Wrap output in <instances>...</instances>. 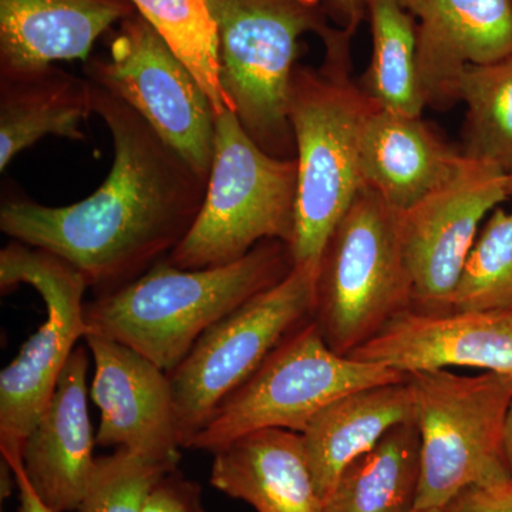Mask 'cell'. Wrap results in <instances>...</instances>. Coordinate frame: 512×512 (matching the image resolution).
Wrapping results in <instances>:
<instances>
[{
	"mask_svg": "<svg viewBox=\"0 0 512 512\" xmlns=\"http://www.w3.org/2000/svg\"><path fill=\"white\" fill-rule=\"evenodd\" d=\"M416 20L417 66L427 104L451 103L458 74L512 55V0H400Z\"/></svg>",
	"mask_w": 512,
	"mask_h": 512,
	"instance_id": "2e32d148",
	"label": "cell"
},
{
	"mask_svg": "<svg viewBox=\"0 0 512 512\" xmlns=\"http://www.w3.org/2000/svg\"><path fill=\"white\" fill-rule=\"evenodd\" d=\"M420 484L416 421L390 430L340 476L325 512H413Z\"/></svg>",
	"mask_w": 512,
	"mask_h": 512,
	"instance_id": "7402d4cb",
	"label": "cell"
},
{
	"mask_svg": "<svg viewBox=\"0 0 512 512\" xmlns=\"http://www.w3.org/2000/svg\"><path fill=\"white\" fill-rule=\"evenodd\" d=\"M84 74L143 117L208 181L217 114L197 77L140 13L119 23L107 56L90 57Z\"/></svg>",
	"mask_w": 512,
	"mask_h": 512,
	"instance_id": "8fae6325",
	"label": "cell"
},
{
	"mask_svg": "<svg viewBox=\"0 0 512 512\" xmlns=\"http://www.w3.org/2000/svg\"><path fill=\"white\" fill-rule=\"evenodd\" d=\"M512 311V211L497 207L466 259L448 312Z\"/></svg>",
	"mask_w": 512,
	"mask_h": 512,
	"instance_id": "484cf974",
	"label": "cell"
},
{
	"mask_svg": "<svg viewBox=\"0 0 512 512\" xmlns=\"http://www.w3.org/2000/svg\"><path fill=\"white\" fill-rule=\"evenodd\" d=\"M510 195L512 197V173L510 174Z\"/></svg>",
	"mask_w": 512,
	"mask_h": 512,
	"instance_id": "836d02e7",
	"label": "cell"
},
{
	"mask_svg": "<svg viewBox=\"0 0 512 512\" xmlns=\"http://www.w3.org/2000/svg\"><path fill=\"white\" fill-rule=\"evenodd\" d=\"M510 195V174L466 157L453 180L399 212L400 241L412 281L413 309L447 313L481 225Z\"/></svg>",
	"mask_w": 512,
	"mask_h": 512,
	"instance_id": "7c38bea8",
	"label": "cell"
},
{
	"mask_svg": "<svg viewBox=\"0 0 512 512\" xmlns=\"http://www.w3.org/2000/svg\"><path fill=\"white\" fill-rule=\"evenodd\" d=\"M178 468L117 448L96 458L92 480L77 512H141L158 481Z\"/></svg>",
	"mask_w": 512,
	"mask_h": 512,
	"instance_id": "4316f807",
	"label": "cell"
},
{
	"mask_svg": "<svg viewBox=\"0 0 512 512\" xmlns=\"http://www.w3.org/2000/svg\"><path fill=\"white\" fill-rule=\"evenodd\" d=\"M453 101L467 104L464 156L490 161L512 173V55L471 64L458 74Z\"/></svg>",
	"mask_w": 512,
	"mask_h": 512,
	"instance_id": "cb8c5ba5",
	"label": "cell"
},
{
	"mask_svg": "<svg viewBox=\"0 0 512 512\" xmlns=\"http://www.w3.org/2000/svg\"><path fill=\"white\" fill-rule=\"evenodd\" d=\"M454 512H512V480L474 485L451 503Z\"/></svg>",
	"mask_w": 512,
	"mask_h": 512,
	"instance_id": "f1b7e54d",
	"label": "cell"
},
{
	"mask_svg": "<svg viewBox=\"0 0 512 512\" xmlns=\"http://www.w3.org/2000/svg\"><path fill=\"white\" fill-rule=\"evenodd\" d=\"M348 356L379 363L404 376L473 367L512 377V311L409 309Z\"/></svg>",
	"mask_w": 512,
	"mask_h": 512,
	"instance_id": "5bb4252c",
	"label": "cell"
},
{
	"mask_svg": "<svg viewBox=\"0 0 512 512\" xmlns=\"http://www.w3.org/2000/svg\"><path fill=\"white\" fill-rule=\"evenodd\" d=\"M288 244L266 239L232 264L180 269L164 261L84 306L87 335L136 350L173 372L211 326L292 271Z\"/></svg>",
	"mask_w": 512,
	"mask_h": 512,
	"instance_id": "7a4b0ae2",
	"label": "cell"
},
{
	"mask_svg": "<svg viewBox=\"0 0 512 512\" xmlns=\"http://www.w3.org/2000/svg\"><path fill=\"white\" fill-rule=\"evenodd\" d=\"M9 464L15 476V483L19 490V512H52L37 497L33 488L30 487L28 478L23 473L22 456L3 460Z\"/></svg>",
	"mask_w": 512,
	"mask_h": 512,
	"instance_id": "f546056e",
	"label": "cell"
},
{
	"mask_svg": "<svg viewBox=\"0 0 512 512\" xmlns=\"http://www.w3.org/2000/svg\"><path fill=\"white\" fill-rule=\"evenodd\" d=\"M141 512H207L202 487L178 468L165 474L148 495Z\"/></svg>",
	"mask_w": 512,
	"mask_h": 512,
	"instance_id": "83f0119b",
	"label": "cell"
},
{
	"mask_svg": "<svg viewBox=\"0 0 512 512\" xmlns=\"http://www.w3.org/2000/svg\"><path fill=\"white\" fill-rule=\"evenodd\" d=\"M298 164L271 156L237 114L215 119L214 154L204 202L167 262L180 269L232 264L266 239L292 244Z\"/></svg>",
	"mask_w": 512,
	"mask_h": 512,
	"instance_id": "277c9868",
	"label": "cell"
},
{
	"mask_svg": "<svg viewBox=\"0 0 512 512\" xmlns=\"http://www.w3.org/2000/svg\"><path fill=\"white\" fill-rule=\"evenodd\" d=\"M136 12L131 0H0V70L87 62L97 39Z\"/></svg>",
	"mask_w": 512,
	"mask_h": 512,
	"instance_id": "ac0fdd59",
	"label": "cell"
},
{
	"mask_svg": "<svg viewBox=\"0 0 512 512\" xmlns=\"http://www.w3.org/2000/svg\"><path fill=\"white\" fill-rule=\"evenodd\" d=\"M416 421V394L409 376L340 397L316 414L302 440L316 490L326 503L340 476L394 427Z\"/></svg>",
	"mask_w": 512,
	"mask_h": 512,
	"instance_id": "ffe728a7",
	"label": "cell"
},
{
	"mask_svg": "<svg viewBox=\"0 0 512 512\" xmlns=\"http://www.w3.org/2000/svg\"><path fill=\"white\" fill-rule=\"evenodd\" d=\"M89 365V352L77 346L52 399L23 443V473L52 512L79 511L96 466V436L87 404Z\"/></svg>",
	"mask_w": 512,
	"mask_h": 512,
	"instance_id": "9a60e30c",
	"label": "cell"
},
{
	"mask_svg": "<svg viewBox=\"0 0 512 512\" xmlns=\"http://www.w3.org/2000/svg\"><path fill=\"white\" fill-rule=\"evenodd\" d=\"M93 111L92 82L47 64L0 70V171L49 136L86 140Z\"/></svg>",
	"mask_w": 512,
	"mask_h": 512,
	"instance_id": "44dd1931",
	"label": "cell"
},
{
	"mask_svg": "<svg viewBox=\"0 0 512 512\" xmlns=\"http://www.w3.org/2000/svg\"><path fill=\"white\" fill-rule=\"evenodd\" d=\"M222 89L249 137L271 156L296 157L289 96L305 33L328 29L322 0H210Z\"/></svg>",
	"mask_w": 512,
	"mask_h": 512,
	"instance_id": "5b68a950",
	"label": "cell"
},
{
	"mask_svg": "<svg viewBox=\"0 0 512 512\" xmlns=\"http://www.w3.org/2000/svg\"><path fill=\"white\" fill-rule=\"evenodd\" d=\"M416 394L420 484L416 508L447 507L474 485L510 478L504 454L512 377L448 370L409 376Z\"/></svg>",
	"mask_w": 512,
	"mask_h": 512,
	"instance_id": "52a82bcc",
	"label": "cell"
},
{
	"mask_svg": "<svg viewBox=\"0 0 512 512\" xmlns=\"http://www.w3.org/2000/svg\"><path fill=\"white\" fill-rule=\"evenodd\" d=\"M319 265H293L278 284L211 326L170 375L183 448L286 338L313 319Z\"/></svg>",
	"mask_w": 512,
	"mask_h": 512,
	"instance_id": "9c48e42d",
	"label": "cell"
},
{
	"mask_svg": "<svg viewBox=\"0 0 512 512\" xmlns=\"http://www.w3.org/2000/svg\"><path fill=\"white\" fill-rule=\"evenodd\" d=\"M504 454L505 461H507L508 474H510L512 480V403L510 412H508L507 421H505Z\"/></svg>",
	"mask_w": 512,
	"mask_h": 512,
	"instance_id": "4dcf8cb0",
	"label": "cell"
},
{
	"mask_svg": "<svg viewBox=\"0 0 512 512\" xmlns=\"http://www.w3.org/2000/svg\"><path fill=\"white\" fill-rule=\"evenodd\" d=\"M407 376L375 362L339 355L313 320L293 332L224 400L187 447L215 453L231 441L266 429L303 433L326 406L357 390L403 382Z\"/></svg>",
	"mask_w": 512,
	"mask_h": 512,
	"instance_id": "ba28073f",
	"label": "cell"
},
{
	"mask_svg": "<svg viewBox=\"0 0 512 512\" xmlns=\"http://www.w3.org/2000/svg\"><path fill=\"white\" fill-rule=\"evenodd\" d=\"M92 94L93 111L113 138L106 181L64 207L6 198L0 229L69 262L104 295L136 281L180 245L201 210L207 180L119 97L94 83Z\"/></svg>",
	"mask_w": 512,
	"mask_h": 512,
	"instance_id": "6da1fadb",
	"label": "cell"
},
{
	"mask_svg": "<svg viewBox=\"0 0 512 512\" xmlns=\"http://www.w3.org/2000/svg\"><path fill=\"white\" fill-rule=\"evenodd\" d=\"M413 309L399 212L363 185L320 256L313 322L339 355Z\"/></svg>",
	"mask_w": 512,
	"mask_h": 512,
	"instance_id": "8992f818",
	"label": "cell"
},
{
	"mask_svg": "<svg viewBox=\"0 0 512 512\" xmlns=\"http://www.w3.org/2000/svg\"><path fill=\"white\" fill-rule=\"evenodd\" d=\"M362 16L323 30L322 66L292 76L289 121L298 164L293 265H319L330 235L363 188L360 136L373 101L352 79L350 42Z\"/></svg>",
	"mask_w": 512,
	"mask_h": 512,
	"instance_id": "3957f363",
	"label": "cell"
},
{
	"mask_svg": "<svg viewBox=\"0 0 512 512\" xmlns=\"http://www.w3.org/2000/svg\"><path fill=\"white\" fill-rule=\"evenodd\" d=\"M336 6L345 10L348 16H362L363 8L366 6V0H332Z\"/></svg>",
	"mask_w": 512,
	"mask_h": 512,
	"instance_id": "1f68e13d",
	"label": "cell"
},
{
	"mask_svg": "<svg viewBox=\"0 0 512 512\" xmlns=\"http://www.w3.org/2000/svg\"><path fill=\"white\" fill-rule=\"evenodd\" d=\"M137 12L157 30L174 50L204 92L210 97L215 114L231 110L222 89L220 40L210 0H131Z\"/></svg>",
	"mask_w": 512,
	"mask_h": 512,
	"instance_id": "d4e9b609",
	"label": "cell"
},
{
	"mask_svg": "<svg viewBox=\"0 0 512 512\" xmlns=\"http://www.w3.org/2000/svg\"><path fill=\"white\" fill-rule=\"evenodd\" d=\"M210 483L256 512H325L302 434L266 429L215 451Z\"/></svg>",
	"mask_w": 512,
	"mask_h": 512,
	"instance_id": "d6986e66",
	"label": "cell"
},
{
	"mask_svg": "<svg viewBox=\"0 0 512 512\" xmlns=\"http://www.w3.org/2000/svg\"><path fill=\"white\" fill-rule=\"evenodd\" d=\"M466 156L441 140L420 117L373 103L360 136L363 185L397 212L412 208L456 177Z\"/></svg>",
	"mask_w": 512,
	"mask_h": 512,
	"instance_id": "e0dca14e",
	"label": "cell"
},
{
	"mask_svg": "<svg viewBox=\"0 0 512 512\" xmlns=\"http://www.w3.org/2000/svg\"><path fill=\"white\" fill-rule=\"evenodd\" d=\"M413 512H454L453 505H447V507L439 508H426V510H414Z\"/></svg>",
	"mask_w": 512,
	"mask_h": 512,
	"instance_id": "d6a6232c",
	"label": "cell"
},
{
	"mask_svg": "<svg viewBox=\"0 0 512 512\" xmlns=\"http://www.w3.org/2000/svg\"><path fill=\"white\" fill-rule=\"evenodd\" d=\"M373 53L365 90L380 109L420 117L427 106L417 66L416 20L400 0H366Z\"/></svg>",
	"mask_w": 512,
	"mask_h": 512,
	"instance_id": "603a6c76",
	"label": "cell"
},
{
	"mask_svg": "<svg viewBox=\"0 0 512 512\" xmlns=\"http://www.w3.org/2000/svg\"><path fill=\"white\" fill-rule=\"evenodd\" d=\"M35 288L47 318L0 373V453L22 456V447L52 399L76 343L87 336L86 281L59 256L12 241L0 251V288Z\"/></svg>",
	"mask_w": 512,
	"mask_h": 512,
	"instance_id": "30bf717a",
	"label": "cell"
},
{
	"mask_svg": "<svg viewBox=\"0 0 512 512\" xmlns=\"http://www.w3.org/2000/svg\"><path fill=\"white\" fill-rule=\"evenodd\" d=\"M84 342L96 367L90 397L101 414L97 446L178 466L183 443L170 375L116 340L87 335Z\"/></svg>",
	"mask_w": 512,
	"mask_h": 512,
	"instance_id": "4fadbf2b",
	"label": "cell"
}]
</instances>
